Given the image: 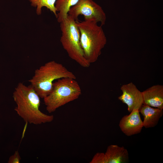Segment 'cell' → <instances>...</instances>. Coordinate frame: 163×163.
Instances as JSON below:
<instances>
[{
  "label": "cell",
  "mask_w": 163,
  "mask_h": 163,
  "mask_svg": "<svg viewBox=\"0 0 163 163\" xmlns=\"http://www.w3.org/2000/svg\"><path fill=\"white\" fill-rule=\"evenodd\" d=\"M143 104L149 106L163 109V85H153L142 92Z\"/></svg>",
  "instance_id": "obj_9"
},
{
  "label": "cell",
  "mask_w": 163,
  "mask_h": 163,
  "mask_svg": "<svg viewBox=\"0 0 163 163\" xmlns=\"http://www.w3.org/2000/svg\"><path fill=\"white\" fill-rule=\"evenodd\" d=\"M120 90L122 93L118 99L127 105L129 112L134 109L139 110L143 104L142 92L132 82L123 85Z\"/></svg>",
  "instance_id": "obj_7"
},
{
  "label": "cell",
  "mask_w": 163,
  "mask_h": 163,
  "mask_svg": "<svg viewBox=\"0 0 163 163\" xmlns=\"http://www.w3.org/2000/svg\"><path fill=\"white\" fill-rule=\"evenodd\" d=\"M68 14L76 21L79 15H83L84 21L99 22L101 26L106 20V14L102 8L93 0H79L70 8Z\"/></svg>",
  "instance_id": "obj_6"
},
{
  "label": "cell",
  "mask_w": 163,
  "mask_h": 163,
  "mask_svg": "<svg viewBox=\"0 0 163 163\" xmlns=\"http://www.w3.org/2000/svg\"><path fill=\"white\" fill-rule=\"evenodd\" d=\"M139 111L143 116V126L146 128L155 126L163 114L162 109L151 107L144 104L142 105Z\"/></svg>",
  "instance_id": "obj_11"
},
{
  "label": "cell",
  "mask_w": 163,
  "mask_h": 163,
  "mask_svg": "<svg viewBox=\"0 0 163 163\" xmlns=\"http://www.w3.org/2000/svg\"><path fill=\"white\" fill-rule=\"evenodd\" d=\"M61 31L60 41L69 56L84 68L89 67L90 64L85 57L80 42V34L76 21L68 14L60 23Z\"/></svg>",
  "instance_id": "obj_5"
},
{
  "label": "cell",
  "mask_w": 163,
  "mask_h": 163,
  "mask_svg": "<svg viewBox=\"0 0 163 163\" xmlns=\"http://www.w3.org/2000/svg\"><path fill=\"white\" fill-rule=\"evenodd\" d=\"M79 0H56L55 6L57 13L56 18L58 22L60 23L68 15L70 8L76 5Z\"/></svg>",
  "instance_id": "obj_12"
},
{
  "label": "cell",
  "mask_w": 163,
  "mask_h": 163,
  "mask_svg": "<svg viewBox=\"0 0 163 163\" xmlns=\"http://www.w3.org/2000/svg\"><path fill=\"white\" fill-rule=\"evenodd\" d=\"M21 160V158L18 150L16 151L14 154L9 158L8 163H19Z\"/></svg>",
  "instance_id": "obj_14"
},
{
  "label": "cell",
  "mask_w": 163,
  "mask_h": 163,
  "mask_svg": "<svg viewBox=\"0 0 163 163\" xmlns=\"http://www.w3.org/2000/svg\"><path fill=\"white\" fill-rule=\"evenodd\" d=\"M32 6L37 8L36 13L38 15L41 13L42 8L46 7L57 17V13L55 6L56 0H29Z\"/></svg>",
  "instance_id": "obj_13"
},
{
  "label": "cell",
  "mask_w": 163,
  "mask_h": 163,
  "mask_svg": "<svg viewBox=\"0 0 163 163\" xmlns=\"http://www.w3.org/2000/svg\"><path fill=\"white\" fill-rule=\"evenodd\" d=\"M65 78H76L74 74L62 64L51 61L36 69L29 81L40 97L43 98L51 92L55 80Z\"/></svg>",
  "instance_id": "obj_3"
},
{
  "label": "cell",
  "mask_w": 163,
  "mask_h": 163,
  "mask_svg": "<svg viewBox=\"0 0 163 163\" xmlns=\"http://www.w3.org/2000/svg\"><path fill=\"white\" fill-rule=\"evenodd\" d=\"M104 155V163H125L129 158L127 150L117 145H109Z\"/></svg>",
  "instance_id": "obj_10"
},
{
  "label": "cell",
  "mask_w": 163,
  "mask_h": 163,
  "mask_svg": "<svg viewBox=\"0 0 163 163\" xmlns=\"http://www.w3.org/2000/svg\"><path fill=\"white\" fill-rule=\"evenodd\" d=\"M13 97L16 104L14 110L25 122L39 125L53 120V115L45 114L40 110V97L30 85L18 83Z\"/></svg>",
  "instance_id": "obj_1"
},
{
  "label": "cell",
  "mask_w": 163,
  "mask_h": 163,
  "mask_svg": "<svg viewBox=\"0 0 163 163\" xmlns=\"http://www.w3.org/2000/svg\"><path fill=\"white\" fill-rule=\"evenodd\" d=\"M119 126L127 136L140 133L143 126L139 110L134 109L129 114L124 116L120 121Z\"/></svg>",
  "instance_id": "obj_8"
},
{
  "label": "cell",
  "mask_w": 163,
  "mask_h": 163,
  "mask_svg": "<svg viewBox=\"0 0 163 163\" xmlns=\"http://www.w3.org/2000/svg\"><path fill=\"white\" fill-rule=\"evenodd\" d=\"M75 79L59 78L53 83L50 93L43 98L47 111L51 113L59 108L77 99L82 90Z\"/></svg>",
  "instance_id": "obj_4"
},
{
  "label": "cell",
  "mask_w": 163,
  "mask_h": 163,
  "mask_svg": "<svg viewBox=\"0 0 163 163\" xmlns=\"http://www.w3.org/2000/svg\"><path fill=\"white\" fill-rule=\"evenodd\" d=\"M80 34V42L85 57L91 64L97 60L107 43L101 26L94 21H76Z\"/></svg>",
  "instance_id": "obj_2"
}]
</instances>
